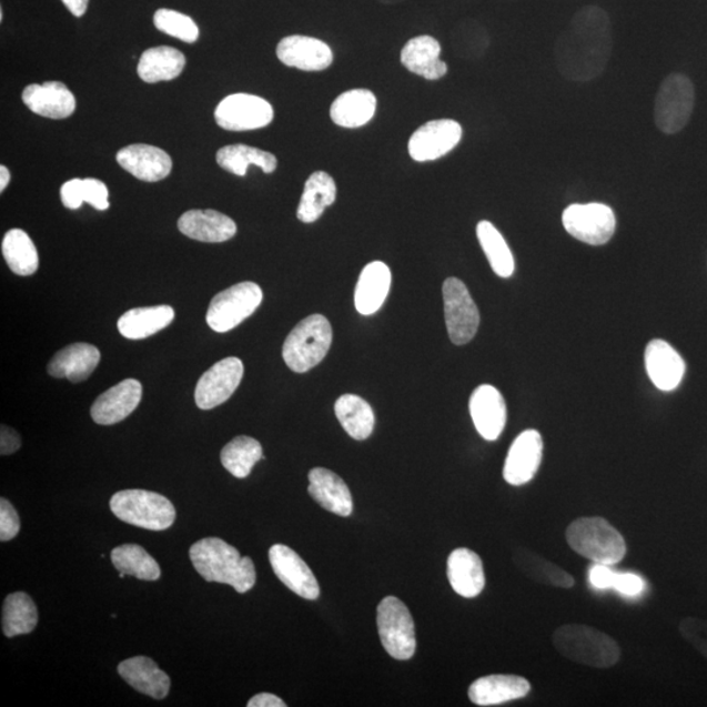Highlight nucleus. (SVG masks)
I'll use <instances>...</instances> for the list:
<instances>
[{
    "instance_id": "1",
    "label": "nucleus",
    "mask_w": 707,
    "mask_h": 707,
    "mask_svg": "<svg viewBox=\"0 0 707 707\" xmlns=\"http://www.w3.org/2000/svg\"><path fill=\"white\" fill-rule=\"evenodd\" d=\"M614 50V32L607 11L588 4L574 14L554 43V62L559 75L586 83L603 75Z\"/></svg>"
},
{
    "instance_id": "2",
    "label": "nucleus",
    "mask_w": 707,
    "mask_h": 707,
    "mask_svg": "<svg viewBox=\"0 0 707 707\" xmlns=\"http://www.w3.org/2000/svg\"><path fill=\"white\" fill-rule=\"evenodd\" d=\"M196 572L208 582L223 583L239 594L251 592L256 585V568L250 557H242L236 548L218 537L203 538L191 548Z\"/></svg>"
},
{
    "instance_id": "3",
    "label": "nucleus",
    "mask_w": 707,
    "mask_h": 707,
    "mask_svg": "<svg viewBox=\"0 0 707 707\" xmlns=\"http://www.w3.org/2000/svg\"><path fill=\"white\" fill-rule=\"evenodd\" d=\"M553 645L564 658L593 668L614 667L622 658L616 640L588 625L559 626L553 633Z\"/></svg>"
},
{
    "instance_id": "4",
    "label": "nucleus",
    "mask_w": 707,
    "mask_h": 707,
    "mask_svg": "<svg viewBox=\"0 0 707 707\" xmlns=\"http://www.w3.org/2000/svg\"><path fill=\"white\" fill-rule=\"evenodd\" d=\"M566 541L579 556L607 566L622 563L628 551L623 535L599 516L573 522L566 529Z\"/></svg>"
},
{
    "instance_id": "5",
    "label": "nucleus",
    "mask_w": 707,
    "mask_h": 707,
    "mask_svg": "<svg viewBox=\"0 0 707 707\" xmlns=\"http://www.w3.org/2000/svg\"><path fill=\"white\" fill-rule=\"evenodd\" d=\"M333 331L330 320L311 315L302 320L284 341V363L296 374H304L322 363L332 346Z\"/></svg>"
},
{
    "instance_id": "6",
    "label": "nucleus",
    "mask_w": 707,
    "mask_h": 707,
    "mask_svg": "<svg viewBox=\"0 0 707 707\" xmlns=\"http://www.w3.org/2000/svg\"><path fill=\"white\" fill-rule=\"evenodd\" d=\"M120 521L150 531H164L176 521V508L164 495L148 491H122L111 499Z\"/></svg>"
},
{
    "instance_id": "7",
    "label": "nucleus",
    "mask_w": 707,
    "mask_h": 707,
    "mask_svg": "<svg viewBox=\"0 0 707 707\" xmlns=\"http://www.w3.org/2000/svg\"><path fill=\"white\" fill-rule=\"evenodd\" d=\"M696 103L695 84L687 75L670 74L655 98V125L663 134L675 135L688 125Z\"/></svg>"
},
{
    "instance_id": "8",
    "label": "nucleus",
    "mask_w": 707,
    "mask_h": 707,
    "mask_svg": "<svg viewBox=\"0 0 707 707\" xmlns=\"http://www.w3.org/2000/svg\"><path fill=\"white\" fill-rule=\"evenodd\" d=\"M377 629L384 650L397 660H410L417 648L413 617L395 596H386L377 607Z\"/></svg>"
},
{
    "instance_id": "9",
    "label": "nucleus",
    "mask_w": 707,
    "mask_h": 707,
    "mask_svg": "<svg viewBox=\"0 0 707 707\" xmlns=\"http://www.w3.org/2000/svg\"><path fill=\"white\" fill-rule=\"evenodd\" d=\"M264 299L257 283L242 282L213 297L208 310V325L216 333H228L251 317Z\"/></svg>"
},
{
    "instance_id": "10",
    "label": "nucleus",
    "mask_w": 707,
    "mask_h": 707,
    "mask_svg": "<svg viewBox=\"0 0 707 707\" xmlns=\"http://www.w3.org/2000/svg\"><path fill=\"white\" fill-rule=\"evenodd\" d=\"M444 317L452 344H468L478 331L479 311L463 281L448 279L443 283Z\"/></svg>"
},
{
    "instance_id": "11",
    "label": "nucleus",
    "mask_w": 707,
    "mask_h": 707,
    "mask_svg": "<svg viewBox=\"0 0 707 707\" xmlns=\"http://www.w3.org/2000/svg\"><path fill=\"white\" fill-rule=\"evenodd\" d=\"M565 230L582 243L604 245L616 231L615 211L604 203H574L563 214Z\"/></svg>"
},
{
    "instance_id": "12",
    "label": "nucleus",
    "mask_w": 707,
    "mask_h": 707,
    "mask_svg": "<svg viewBox=\"0 0 707 707\" xmlns=\"http://www.w3.org/2000/svg\"><path fill=\"white\" fill-rule=\"evenodd\" d=\"M218 127L229 131H252L271 125L274 109L269 101L250 93L224 98L215 109Z\"/></svg>"
},
{
    "instance_id": "13",
    "label": "nucleus",
    "mask_w": 707,
    "mask_h": 707,
    "mask_svg": "<svg viewBox=\"0 0 707 707\" xmlns=\"http://www.w3.org/2000/svg\"><path fill=\"white\" fill-rule=\"evenodd\" d=\"M463 128L455 120H433L414 131L407 151L414 162H434L450 154L461 143Z\"/></svg>"
},
{
    "instance_id": "14",
    "label": "nucleus",
    "mask_w": 707,
    "mask_h": 707,
    "mask_svg": "<svg viewBox=\"0 0 707 707\" xmlns=\"http://www.w3.org/2000/svg\"><path fill=\"white\" fill-rule=\"evenodd\" d=\"M244 364L230 356L214 364L203 374L195 386V404L202 411H211L230 400L243 381Z\"/></svg>"
},
{
    "instance_id": "15",
    "label": "nucleus",
    "mask_w": 707,
    "mask_h": 707,
    "mask_svg": "<svg viewBox=\"0 0 707 707\" xmlns=\"http://www.w3.org/2000/svg\"><path fill=\"white\" fill-rule=\"evenodd\" d=\"M269 559L279 579L291 592L307 600L320 596L319 582L310 566L299 554L286 545L275 544L269 551Z\"/></svg>"
},
{
    "instance_id": "16",
    "label": "nucleus",
    "mask_w": 707,
    "mask_h": 707,
    "mask_svg": "<svg viewBox=\"0 0 707 707\" xmlns=\"http://www.w3.org/2000/svg\"><path fill=\"white\" fill-rule=\"evenodd\" d=\"M544 442L536 430H526L516 437L508 450L503 477L513 486H522L534 479L543 461Z\"/></svg>"
},
{
    "instance_id": "17",
    "label": "nucleus",
    "mask_w": 707,
    "mask_h": 707,
    "mask_svg": "<svg viewBox=\"0 0 707 707\" xmlns=\"http://www.w3.org/2000/svg\"><path fill=\"white\" fill-rule=\"evenodd\" d=\"M276 57L289 68L302 71H324L332 65L333 50L326 42L310 36L293 34L280 41Z\"/></svg>"
},
{
    "instance_id": "18",
    "label": "nucleus",
    "mask_w": 707,
    "mask_h": 707,
    "mask_svg": "<svg viewBox=\"0 0 707 707\" xmlns=\"http://www.w3.org/2000/svg\"><path fill=\"white\" fill-rule=\"evenodd\" d=\"M469 412L478 434L485 441H497L507 422V407L502 393L493 385H479L472 393Z\"/></svg>"
},
{
    "instance_id": "19",
    "label": "nucleus",
    "mask_w": 707,
    "mask_h": 707,
    "mask_svg": "<svg viewBox=\"0 0 707 707\" xmlns=\"http://www.w3.org/2000/svg\"><path fill=\"white\" fill-rule=\"evenodd\" d=\"M142 395V384L135 378H127L94 401L91 410L92 420L101 426L119 424L137 410Z\"/></svg>"
},
{
    "instance_id": "20",
    "label": "nucleus",
    "mask_w": 707,
    "mask_h": 707,
    "mask_svg": "<svg viewBox=\"0 0 707 707\" xmlns=\"http://www.w3.org/2000/svg\"><path fill=\"white\" fill-rule=\"evenodd\" d=\"M117 163L138 180L158 182L170 176L172 159L155 145L130 144L117 154Z\"/></svg>"
},
{
    "instance_id": "21",
    "label": "nucleus",
    "mask_w": 707,
    "mask_h": 707,
    "mask_svg": "<svg viewBox=\"0 0 707 707\" xmlns=\"http://www.w3.org/2000/svg\"><path fill=\"white\" fill-rule=\"evenodd\" d=\"M648 377L663 392L675 391L683 382L685 362L676 350L663 340H653L645 352Z\"/></svg>"
},
{
    "instance_id": "22",
    "label": "nucleus",
    "mask_w": 707,
    "mask_h": 707,
    "mask_svg": "<svg viewBox=\"0 0 707 707\" xmlns=\"http://www.w3.org/2000/svg\"><path fill=\"white\" fill-rule=\"evenodd\" d=\"M179 230L202 243H224L236 235L238 225L215 210H191L179 219Z\"/></svg>"
},
{
    "instance_id": "23",
    "label": "nucleus",
    "mask_w": 707,
    "mask_h": 707,
    "mask_svg": "<svg viewBox=\"0 0 707 707\" xmlns=\"http://www.w3.org/2000/svg\"><path fill=\"white\" fill-rule=\"evenodd\" d=\"M442 47L433 36H417L405 43L400 60L412 74L426 80H440L447 75L448 65L441 60Z\"/></svg>"
},
{
    "instance_id": "24",
    "label": "nucleus",
    "mask_w": 707,
    "mask_h": 707,
    "mask_svg": "<svg viewBox=\"0 0 707 707\" xmlns=\"http://www.w3.org/2000/svg\"><path fill=\"white\" fill-rule=\"evenodd\" d=\"M23 101L33 113L52 120L69 119L77 108L74 94L61 82L28 85Z\"/></svg>"
},
{
    "instance_id": "25",
    "label": "nucleus",
    "mask_w": 707,
    "mask_h": 707,
    "mask_svg": "<svg viewBox=\"0 0 707 707\" xmlns=\"http://www.w3.org/2000/svg\"><path fill=\"white\" fill-rule=\"evenodd\" d=\"M101 354L97 346L78 342L65 346L49 362L48 373L57 378H69L71 383L87 381L97 370Z\"/></svg>"
},
{
    "instance_id": "26",
    "label": "nucleus",
    "mask_w": 707,
    "mask_h": 707,
    "mask_svg": "<svg viewBox=\"0 0 707 707\" xmlns=\"http://www.w3.org/2000/svg\"><path fill=\"white\" fill-rule=\"evenodd\" d=\"M309 493L320 506L339 516L353 514V495L345 481L325 468H313L309 475Z\"/></svg>"
},
{
    "instance_id": "27",
    "label": "nucleus",
    "mask_w": 707,
    "mask_h": 707,
    "mask_svg": "<svg viewBox=\"0 0 707 707\" xmlns=\"http://www.w3.org/2000/svg\"><path fill=\"white\" fill-rule=\"evenodd\" d=\"M531 684L515 675H491L481 677L469 687L471 701L478 706H494L528 696Z\"/></svg>"
},
{
    "instance_id": "28",
    "label": "nucleus",
    "mask_w": 707,
    "mask_h": 707,
    "mask_svg": "<svg viewBox=\"0 0 707 707\" xmlns=\"http://www.w3.org/2000/svg\"><path fill=\"white\" fill-rule=\"evenodd\" d=\"M447 577L457 595L472 599L485 588L483 560L468 548H458L450 554Z\"/></svg>"
},
{
    "instance_id": "29",
    "label": "nucleus",
    "mask_w": 707,
    "mask_h": 707,
    "mask_svg": "<svg viewBox=\"0 0 707 707\" xmlns=\"http://www.w3.org/2000/svg\"><path fill=\"white\" fill-rule=\"evenodd\" d=\"M391 269L382 261L371 262L363 269L355 287V309L363 316L374 315L383 307L390 294Z\"/></svg>"
},
{
    "instance_id": "30",
    "label": "nucleus",
    "mask_w": 707,
    "mask_h": 707,
    "mask_svg": "<svg viewBox=\"0 0 707 707\" xmlns=\"http://www.w3.org/2000/svg\"><path fill=\"white\" fill-rule=\"evenodd\" d=\"M119 674L131 687L155 699H163L170 694L171 677L160 669L156 663L145 656H135L123 660Z\"/></svg>"
},
{
    "instance_id": "31",
    "label": "nucleus",
    "mask_w": 707,
    "mask_h": 707,
    "mask_svg": "<svg viewBox=\"0 0 707 707\" xmlns=\"http://www.w3.org/2000/svg\"><path fill=\"white\" fill-rule=\"evenodd\" d=\"M377 100L374 92L364 89L341 93L331 107V119L335 125L358 129L374 119Z\"/></svg>"
},
{
    "instance_id": "32",
    "label": "nucleus",
    "mask_w": 707,
    "mask_h": 707,
    "mask_svg": "<svg viewBox=\"0 0 707 707\" xmlns=\"http://www.w3.org/2000/svg\"><path fill=\"white\" fill-rule=\"evenodd\" d=\"M337 199V185L330 173L317 171L305 181L297 208V219L303 223H315Z\"/></svg>"
},
{
    "instance_id": "33",
    "label": "nucleus",
    "mask_w": 707,
    "mask_h": 707,
    "mask_svg": "<svg viewBox=\"0 0 707 707\" xmlns=\"http://www.w3.org/2000/svg\"><path fill=\"white\" fill-rule=\"evenodd\" d=\"M174 320V310L170 305L129 310L120 317V333L129 340H144L165 330Z\"/></svg>"
},
{
    "instance_id": "34",
    "label": "nucleus",
    "mask_w": 707,
    "mask_h": 707,
    "mask_svg": "<svg viewBox=\"0 0 707 707\" xmlns=\"http://www.w3.org/2000/svg\"><path fill=\"white\" fill-rule=\"evenodd\" d=\"M186 58L180 50L171 47H156L145 50L140 63L138 75L145 83L168 82L176 79L184 71Z\"/></svg>"
},
{
    "instance_id": "35",
    "label": "nucleus",
    "mask_w": 707,
    "mask_h": 707,
    "mask_svg": "<svg viewBox=\"0 0 707 707\" xmlns=\"http://www.w3.org/2000/svg\"><path fill=\"white\" fill-rule=\"evenodd\" d=\"M334 413L353 440L366 441L374 433L375 413L366 400L356 395L341 396L334 405Z\"/></svg>"
},
{
    "instance_id": "36",
    "label": "nucleus",
    "mask_w": 707,
    "mask_h": 707,
    "mask_svg": "<svg viewBox=\"0 0 707 707\" xmlns=\"http://www.w3.org/2000/svg\"><path fill=\"white\" fill-rule=\"evenodd\" d=\"M216 163L236 176L244 178L248 168L260 166L264 173H273L279 166V160L272 154L246 144H231L218 151Z\"/></svg>"
},
{
    "instance_id": "37",
    "label": "nucleus",
    "mask_w": 707,
    "mask_h": 707,
    "mask_svg": "<svg viewBox=\"0 0 707 707\" xmlns=\"http://www.w3.org/2000/svg\"><path fill=\"white\" fill-rule=\"evenodd\" d=\"M2 253L7 265L14 274L29 276L38 272L40 265L38 248L23 230L13 229L6 233Z\"/></svg>"
},
{
    "instance_id": "38",
    "label": "nucleus",
    "mask_w": 707,
    "mask_h": 707,
    "mask_svg": "<svg viewBox=\"0 0 707 707\" xmlns=\"http://www.w3.org/2000/svg\"><path fill=\"white\" fill-rule=\"evenodd\" d=\"M451 47L462 60L477 61L491 47V34L475 19H463L451 31Z\"/></svg>"
},
{
    "instance_id": "39",
    "label": "nucleus",
    "mask_w": 707,
    "mask_h": 707,
    "mask_svg": "<svg viewBox=\"0 0 707 707\" xmlns=\"http://www.w3.org/2000/svg\"><path fill=\"white\" fill-rule=\"evenodd\" d=\"M39 624V612L31 596L14 593L6 597L2 628L6 637L13 638L32 633Z\"/></svg>"
},
{
    "instance_id": "40",
    "label": "nucleus",
    "mask_w": 707,
    "mask_h": 707,
    "mask_svg": "<svg viewBox=\"0 0 707 707\" xmlns=\"http://www.w3.org/2000/svg\"><path fill=\"white\" fill-rule=\"evenodd\" d=\"M477 238L494 273L501 279H509L515 272V261L502 233L493 223L483 221L477 224Z\"/></svg>"
},
{
    "instance_id": "41",
    "label": "nucleus",
    "mask_w": 707,
    "mask_h": 707,
    "mask_svg": "<svg viewBox=\"0 0 707 707\" xmlns=\"http://www.w3.org/2000/svg\"><path fill=\"white\" fill-rule=\"evenodd\" d=\"M262 455V447L259 441L251 436H238L222 450L221 461L225 469L236 478H246L251 475L253 466L256 465Z\"/></svg>"
},
{
    "instance_id": "42",
    "label": "nucleus",
    "mask_w": 707,
    "mask_h": 707,
    "mask_svg": "<svg viewBox=\"0 0 707 707\" xmlns=\"http://www.w3.org/2000/svg\"><path fill=\"white\" fill-rule=\"evenodd\" d=\"M112 563L117 570L142 580H158L162 570L142 546L125 544L112 551Z\"/></svg>"
},
{
    "instance_id": "43",
    "label": "nucleus",
    "mask_w": 707,
    "mask_h": 707,
    "mask_svg": "<svg viewBox=\"0 0 707 707\" xmlns=\"http://www.w3.org/2000/svg\"><path fill=\"white\" fill-rule=\"evenodd\" d=\"M517 564L529 578L541 583V585L557 588H572L575 585L570 573L551 563L549 559L538 556V554L523 551L517 557Z\"/></svg>"
},
{
    "instance_id": "44",
    "label": "nucleus",
    "mask_w": 707,
    "mask_h": 707,
    "mask_svg": "<svg viewBox=\"0 0 707 707\" xmlns=\"http://www.w3.org/2000/svg\"><path fill=\"white\" fill-rule=\"evenodd\" d=\"M158 31L186 43L199 41L200 29L188 14L174 10L160 9L154 14Z\"/></svg>"
},
{
    "instance_id": "45",
    "label": "nucleus",
    "mask_w": 707,
    "mask_h": 707,
    "mask_svg": "<svg viewBox=\"0 0 707 707\" xmlns=\"http://www.w3.org/2000/svg\"><path fill=\"white\" fill-rule=\"evenodd\" d=\"M681 637L707 660V622L699 617L684 618L679 625Z\"/></svg>"
},
{
    "instance_id": "46",
    "label": "nucleus",
    "mask_w": 707,
    "mask_h": 707,
    "mask_svg": "<svg viewBox=\"0 0 707 707\" xmlns=\"http://www.w3.org/2000/svg\"><path fill=\"white\" fill-rule=\"evenodd\" d=\"M19 531L20 519L17 509L9 501L0 499V541L3 543L12 541L18 536Z\"/></svg>"
},
{
    "instance_id": "47",
    "label": "nucleus",
    "mask_w": 707,
    "mask_h": 707,
    "mask_svg": "<svg viewBox=\"0 0 707 707\" xmlns=\"http://www.w3.org/2000/svg\"><path fill=\"white\" fill-rule=\"evenodd\" d=\"M109 191L103 181L97 179L83 180V199L84 202L99 211L109 209Z\"/></svg>"
},
{
    "instance_id": "48",
    "label": "nucleus",
    "mask_w": 707,
    "mask_h": 707,
    "mask_svg": "<svg viewBox=\"0 0 707 707\" xmlns=\"http://www.w3.org/2000/svg\"><path fill=\"white\" fill-rule=\"evenodd\" d=\"M614 589L625 596H638L645 589V582L636 574L616 573Z\"/></svg>"
},
{
    "instance_id": "49",
    "label": "nucleus",
    "mask_w": 707,
    "mask_h": 707,
    "mask_svg": "<svg viewBox=\"0 0 707 707\" xmlns=\"http://www.w3.org/2000/svg\"><path fill=\"white\" fill-rule=\"evenodd\" d=\"M61 201L63 206L70 210H78L82 208L84 203L83 180L74 179L64 182L61 188Z\"/></svg>"
},
{
    "instance_id": "50",
    "label": "nucleus",
    "mask_w": 707,
    "mask_h": 707,
    "mask_svg": "<svg viewBox=\"0 0 707 707\" xmlns=\"http://www.w3.org/2000/svg\"><path fill=\"white\" fill-rule=\"evenodd\" d=\"M616 573L607 565L594 564L589 567L588 579L597 589L614 588Z\"/></svg>"
},
{
    "instance_id": "51",
    "label": "nucleus",
    "mask_w": 707,
    "mask_h": 707,
    "mask_svg": "<svg viewBox=\"0 0 707 707\" xmlns=\"http://www.w3.org/2000/svg\"><path fill=\"white\" fill-rule=\"evenodd\" d=\"M20 436L9 426H2V440H0V454L11 455L20 448Z\"/></svg>"
},
{
    "instance_id": "52",
    "label": "nucleus",
    "mask_w": 707,
    "mask_h": 707,
    "mask_svg": "<svg viewBox=\"0 0 707 707\" xmlns=\"http://www.w3.org/2000/svg\"><path fill=\"white\" fill-rule=\"evenodd\" d=\"M287 705L282 701L280 697L272 694H261L254 696L248 707H286Z\"/></svg>"
},
{
    "instance_id": "53",
    "label": "nucleus",
    "mask_w": 707,
    "mask_h": 707,
    "mask_svg": "<svg viewBox=\"0 0 707 707\" xmlns=\"http://www.w3.org/2000/svg\"><path fill=\"white\" fill-rule=\"evenodd\" d=\"M62 3L75 18H82L89 9L90 0H62Z\"/></svg>"
},
{
    "instance_id": "54",
    "label": "nucleus",
    "mask_w": 707,
    "mask_h": 707,
    "mask_svg": "<svg viewBox=\"0 0 707 707\" xmlns=\"http://www.w3.org/2000/svg\"><path fill=\"white\" fill-rule=\"evenodd\" d=\"M11 180V173L6 165L0 166V192H4L9 186Z\"/></svg>"
},
{
    "instance_id": "55",
    "label": "nucleus",
    "mask_w": 707,
    "mask_h": 707,
    "mask_svg": "<svg viewBox=\"0 0 707 707\" xmlns=\"http://www.w3.org/2000/svg\"><path fill=\"white\" fill-rule=\"evenodd\" d=\"M377 2L382 4H386V6H392V4L404 3L406 2V0H377Z\"/></svg>"
}]
</instances>
